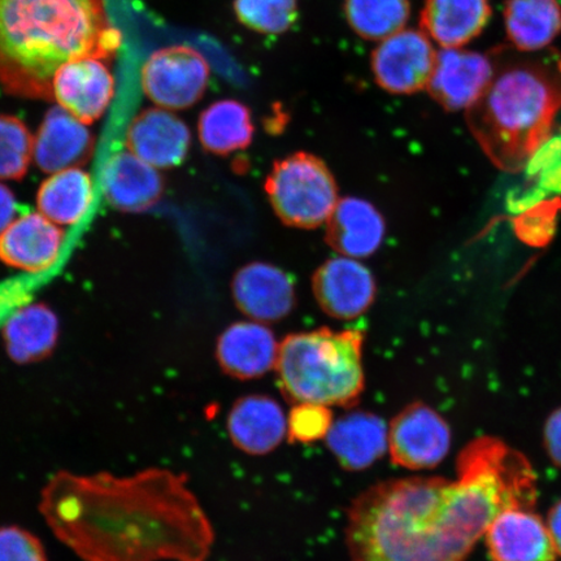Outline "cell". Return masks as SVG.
Returning a JSON list of instances; mask_svg holds the SVG:
<instances>
[{
    "instance_id": "cell-1",
    "label": "cell",
    "mask_w": 561,
    "mask_h": 561,
    "mask_svg": "<svg viewBox=\"0 0 561 561\" xmlns=\"http://www.w3.org/2000/svg\"><path fill=\"white\" fill-rule=\"evenodd\" d=\"M537 489L525 455L476 438L460 451L455 480L392 479L357 495L346 515L350 561H466L497 514L535 508Z\"/></svg>"
},
{
    "instance_id": "cell-2",
    "label": "cell",
    "mask_w": 561,
    "mask_h": 561,
    "mask_svg": "<svg viewBox=\"0 0 561 561\" xmlns=\"http://www.w3.org/2000/svg\"><path fill=\"white\" fill-rule=\"evenodd\" d=\"M184 473H56L42 490L48 528L83 561H206L215 530Z\"/></svg>"
},
{
    "instance_id": "cell-3",
    "label": "cell",
    "mask_w": 561,
    "mask_h": 561,
    "mask_svg": "<svg viewBox=\"0 0 561 561\" xmlns=\"http://www.w3.org/2000/svg\"><path fill=\"white\" fill-rule=\"evenodd\" d=\"M122 42L105 0H0V85L53 101L56 70L80 58L110 61Z\"/></svg>"
},
{
    "instance_id": "cell-4",
    "label": "cell",
    "mask_w": 561,
    "mask_h": 561,
    "mask_svg": "<svg viewBox=\"0 0 561 561\" xmlns=\"http://www.w3.org/2000/svg\"><path fill=\"white\" fill-rule=\"evenodd\" d=\"M561 110V59L504 68L467 110L469 129L493 163L518 172L547 139Z\"/></svg>"
},
{
    "instance_id": "cell-5",
    "label": "cell",
    "mask_w": 561,
    "mask_h": 561,
    "mask_svg": "<svg viewBox=\"0 0 561 561\" xmlns=\"http://www.w3.org/2000/svg\"><path fill=\"white\" fill-rule=\"evenodd\" d=\"M364 333L319 328L289 334L279 343L276 374L279 390L293 404L313 403L350 409L366 389Z\"/></svg>"
},
{
    "instance_id": "cell-6",
    "label": "cell",
    "mask_w": 561,
    "mask_h": 561,
    "mask_svg": "<svg viewBox=\"0 0 561 561\" xmlns=\"http://www.w3.org/2000/svg\"><path fill=\"white\" fill-rule=\"evenodd\" d=\"M264 188L278 219L297 229L321 227L340 201L325 161L305 151L275 161Z\"/></svg>"
},
{
    "instance_id": "cell-7",
    "label": "cell",
    "mask_w": 561,
    "mask_h": 561,
    "mask_svg": "<svg viewBox=\"0 0 561 561\" xmlns=\"http://www.w3.org/2000/svg\"><path fill=\"white\" fill-rule=\"evenodd\" d=\"M209 65L205 56L186 45L160 48L146 60L140 83L158 107L182 111L193 107L206 94Z\"/></svg>"
},
{
    "instance_id": "cell-8",
    "label": "cell",
    "mask_w": 561,
    "mask_h": 561,
    "mask_svg": "<svg viewBox=\"0 0 561 561\" xmlns=\"http://www.w3.org/2000/svg\"><path fill=\"white\" fill-rule=\"evenodd\" d=\"M451 430L432 407L415 402L397 413L388 431V453L394 465L424 471L440 465L451 447Z\"/></svg>"
},
{
    "instance_id": "cell-9",
    "label": "cell",
    "mask_w": 561,
    "mask_h": 561,
    "mask_svg": "<svg viewBox=\"0 0 561 561\" xmlns=\"http://www.w3.org/2000/svg\"><path fill=\"white\" fill-rule=\"evenodd\" d=\"M437 53L424 32L402 30L378 45L370 69L378 87L396 95H411L427 88Z\"/></svg>"
},
{
    "instance_id": "cell-10",
    "label": "cell",
    "mask_w": 561,
    "mask_h": 561,
    "mask_svg": "<svg viewBox=\"0 0 561 561\" xmlns=\"http://www.w3.org/2000/svg\"><path fill=\"white\" fill-rule=\"evenodd\" d=\"M312 293L322 312L348 321L360 318L375 304L377 286L366 265L339 256L316 270Z\"/></svg>"
},
{
    "instance_id": "cell-11",
    "label": "cell",
    "mask_w": 561,
    "mask_h": 561,
    "mask_svg": "<svg viewBox=\"0 0 561 561\" xmlns=\"http://www.w3.org/2000/svg\"><path fill=\"white\" fill-rule=\"evenodd\" d=\"M107 60L80 58L66 62L54 76L53 101L88 125L100 121L115 95Z\"/></svg>"
},
{
    "instance_id": "cell-12",
    "label": "cell",
    "mask_w": 561,
    "mask_h": 561,
    "mask_svg": "<svg viewBox=\"0 0 561 561\" xmlns=\"http://www.w3.org/2000/svg\"><path fill=\"white\" fill-rule=\"evenodd\" d=\"M489 56L476 51L444 48L437 53L427 91L446 111L469 110L485 94L494 79Z\"/></svg>"
},
{
    "instance_id": "cell-13",
    "label": "cell",
    "mask_w": 561,
    "mask_h": 561,
    "mask_svg": "<svg viewBox=\"0 0 561 561\" xmlns=\"http://www.w3.org/2000/svg\"><path fill=\"white\" fill-rule=\"evenodd\" d=\"M231 296L238 310L263 324L285 319L297 305L291 277L264 262H252L237 271L231 279Z\"/></svg>"
},
{
    "instance_id": "cell-14",
    "label": "cell",
    "mask_w": 561,
    "mask_h": 561,
    "mask_svg": "<svg viewBox=\"0 0 561 561\" xmlns=\"http://www.w3.org/2000/svg\"><path fill=\"white\" fill-rule=\"evenodd\" d=\"M192 146V133L170 110L147 108L126 130V147L157 170H171L184 163Z\"/></svg>"
},
{
    "instance_id": "cell-15",
    "label": "cell",
    "mask_w": 561,
    "mask_h": 561,
    "mask_svg": "<svg viewBox=\"0 0 561 561\" xmlns=\"http://www.w3.org/2000/svg\"><path fill=\"white\" fill-rule=\"evenodd\" d=\"M483 537L491 561H557L558 558L546 522L533 508L502 511Z\"/></svg>"
},
{
    "instance_id": "cell-16",
    "label": "cell",
    "mask_w": 561,
    "mask_h": 561,
    "mask_svg": "<svg viewBox=\"0 0 561 561\" xmlns=\"http://www.w3.org/2000/svg\"><path fill=\"white\" fill-rule=\"evenodd\" d=\"M95 139L88 124L55 105L33 136V160L42 172L81 167L93 156Z\"/></svg>"
},
{
    "instance_id": "cell-17",
    "label": "cell",
    "mask_w": 561,
    "mask_h": 561,
    "mask_svg": "<svg viewBox=\"0 0 561 561\" xmlns=\"http://www.w3.org/2000/svg\"><path fill=\"white\" fill-rule=\"evenodd\" d=\"M279 343L263 322L229 325L216 343V359L224 374L236 380H256L275 369Z\"/></svg>"
},
{
    "instance_id": "cell-18",
    "label": "cell",
    "mask_w": 561,
    "mask_h": 561,
    "mask_svg": "<svg viewBox=\"0 0 561 561\" xmlns=\"http://www.w3.org/2000/svg\"><path fill=\"white\" fill-rule=\"evenodd\" d=\"M65 238V231L39 213L16 217L0 233V262L13 270L45 272L58 261Z\"/></svg>"
},
{
    "instance_id": "cell-19",
    "label": "cell",
    "mask_w": 561,
    "mask_h": 561,
    "mask_svg": "<svg viewBox=\"0 0 561 561\" xmlns=\"http://www.w3.org/2000/svg\"><path fill=\"white\" fill-rule=\"evenodd\" d=\"M227 431L238 450L264 456L275 451L287 437V417L275 399L261 394L245 396L231 407Z\"/></svg>"
},
{
    "instance_id": "cell-20",
    "label": "cell",
    "mask_w": 561,
    "mask_h": 561,
    "mask_svg": "<svg viewBox=\"0 0 561 561\" xmlns=\"http://www.w3.org/2000/svg\"><path fill=\"white\" fill-rule=\"evenodd\" d=\"M388 431L375 413L351 411L333 421L325 444L342 469L366 471L388 453Z\"/></svg>"
},
{
    "instance_id": "cell-21",
    "label": "cell",
    "mask_w": 561,
    "mask_h": 561,
    "mask_svg": "<svg viewBox=\"0 0 561 561\" xmlns=\"http://www.w3.org/2000/svg\"><path fill=\"white\" fill-rule=\"evenodd\" d=\"M103 193L112 207L124 213H145L164 194V181L157 168L130 151L112 157L102 175Z\"/></svg>"
},
{
    "instance_id": "cell-22",
    "label": "cell",
    "mask_w": 561,
    "mask_h": 561,
    "mask_svg": "<svg viewBox=\"0 0 561 561\" xmlns=\"http://www.w3.org/2000/svg\"><path fill=\"white\" fill-rule=\"evenodd\" d=\"M386 233L380 210L366 199H340L327 220V242L342 256L363 259L381 248Z\"/></svg>"
},
{
    "instance_id": "cell-23",
    "label": "cell",
    "mask_w": 561,
    "mask_h": 561,
    "mask_svg": "<svg viewBox=\"0 0 561 561\" xmlns=\"http://www.w3.org/2000/svg\"><path fill=\"white\" fill-rule=\"evenodd\" d=\"M491 13L490 0H425L420 25L442 48H459L479 37Z\"/></svg>"
},
{
    "instance_id": "cell-24",
    "label": "cell",
    "mask_w": 561,
    "mask_h": 561,
    "mask_svg": "<svg viewBox=\"0 0 561 561\" xmlns=\"http://www.w3.org/2000/svg\"><path fill=\"white\" fill-rule=\"evenodd\" d=\"M7 353L19 364L44 360L59 339L58 316L44 304L20 308L2 329Z\"/></svg>"
},
{
    "instance_id": "cell-25",
    "label": "cell",
    "mask_w": 561,
    "mask_h": 561,
    "mask_svg": "<svg viewBox=\"0 0 561 561\" xmlns=\"http://www.w3.org/2000/svg\"><path fill=\"white\" fill-rule=\"evenodd\" d=\"M503 16L508 39L520 51L542 50L561 33L559 0H507Z\"/></svg>"
},
{
    "instance_id": "cell-26",
    "label": "cell",
    "mask_w": 561,
    "mask_h": 561,
    "mask_svg": "<svg viewBox=\"0 0 561 561\" xmlns=\"http://www.w3.org/2000/svg\"><path fill=\"white\" fill-rule=\"evenodd\" d=\"M94 199L93 181L80 167L51 173L37 193L38 213L59 227L75 226Z\"/></svg>"
},
{
    "instance_id": "cell-27",
    "label": "cell",
    "mask_w": 561,
    "mask_h": 561,
    "mask_svg": "<svg viewBox=\"0 0 561 561\" xmlns=\"http://www.w3.org/2000/svg\"><path fill=\"white\" fill-rule=\"evenodd\" d=\"M255 135L248 105L236 100L217 101L202 112L198 121V136L203 149L214 156L248 149Z\"/></svg>"
},
{
    "instance_id": "cell-28",
    "label": "cell",
    "mask_w": 561,
    "mask_h": 561,
    "mask_svg": "<svg viewBox=\"0 0 561 561\" xmlns=\"http://www.w3.org/2000/svg\"><path fill=\"white\" fill-rule=\"evenodd\" d=\"M343 13L360 38L383 41L409 23L411 3L410 0H345Z\"/></svg>"
},
{
    "instance_id": "cell-29",
    "label": "cell",
    "mask_w": 561,
    "mask_h": 561,
    "mask_svg": "<svg viewBox=\"0 0 561 561\" xmlns=\"http://www.w3.org/2000/svg\"><path fill=\"white\" fill-rule=\"evenodd\" d=\"M233 10L240 24L264 35L284 34L299 18L298 0H234Z\"/></svg>"
},
{
    "instance_id": "cell-30",
    "label": "cell",
    "mask_w": 561,
    "mask_h": 561,
    "mask_svg": "<svg viewBox=\"0 0 561 561\" xmlns=\"http://www.w3.org/2000/svg\"><path fill=\"white\" fill-rule=\"evenodd\" d=\"M33 160V135L19 117L0 114V181L21 180Z\"/></svg>"
},
{
    "instance_id": "cell-31",
    "label": "cell",
    "mask_w": 561,
    "mask_h": 561,
    "mask_svg": "<svg viewBox=\"0 0 561 561\" xmlns=\"http://www.w3.org/2000/svg\"><path fill=\"white\" fill-rule=\"evenodd\" d=\"M334 421L331 407L298 403L287 416V437L298 444H314L325 439Z\"/></svg>"
},
{
    "instance_id": "cell-32",
    "label": "cell",
    "mask_w": 561,
    "mask_h": 561,
    "mask_svg": "<svg viewBox=\"0 0 561 561\" xmlns=\"http://www.w3.org/2000/svg\"><path fill=\"white\" fill-rule=\"evenodd\" d=\"M0 561H47L44 546L32 533L7 526L0 528Z\"/></svg>"
},
{
    "instance_id": "cell-33",
    "label": "cell",
    "mask_w": 561,
    "mask_h": 561,
    "mask_svg": "<svg viewBox=\"0 0 561 561\" xmlns=\"http://www.w3.org/2000/svg\"><path fill=\"white\" fill-rule=\"evenodd\" d=\"M543 445L550 460L561 469V407L546 421Z\"/></svg>"
},
{
    "instance_id": "cell-34",
    "label": "cell",
    "mask_w": 561,
    "mask_h": 561,
    "mask_svg": "<svg viewBox=\"0 0 561 561\" xmlns=\"http://www.w3.org/2000/svg\"><path fill=\"white\" fill-rule=\"evenodd\" d=\"M18 217V201L11 188L0 181V233Z\"/></svg>"
},
{
    "instance_id": "cell-35",
    "label": "cell",
    "mask_w": 561,
    "mask_h": 561,
    "mask_svg": "<svg viewBox=\"0 0 561 561\" xmlns=\"http://www.w3.org/2000/svg\"><path fill=\"white\" fill-rule=\"evenodd\" d=\"M547 529L550 531V536L556 546L558 557H561V501L553 504L549 511L546 520Z\"/></svg>"
}]
</instances>
